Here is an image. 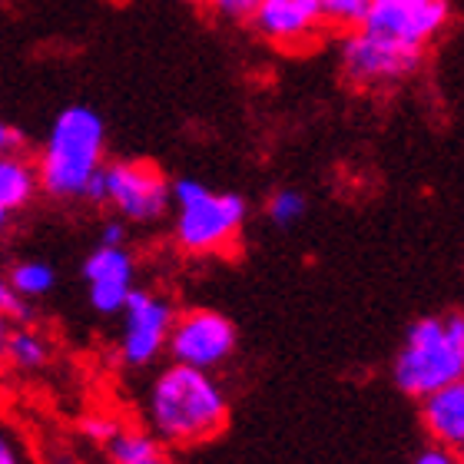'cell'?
<instances>
[{
  "label": "cell",
  "mask_w": 464,
  "mask_h": 464,
  "mask_svg": "<svg viewBox=\"0 0 464 464\" xmlns=\"http://www.w3.org/2000/svg\"><path fill=\"white\" fill-rule=\"evenodd\" d=\"M0 315H7L10 322H24V325H27V319H30V302L20 299L17 292L10 289V282L4 272H0Z\"/></svg>",
  "instance_id": "obj_19"
},
{
  "label": "cell",
  "mask_w": 464,
  "mask_h": 464,
  "mask_svg": "<svg viewBox=\"0 0 464 464\" xmlns=\"http://www.w3.org/2000/svg\"><path fill=\"white\" fill-rule=\"evenodd\" d=\"M100 246H126V226L123 219H110L100 229Z\"/></svg>",
  "instance_id": "obj_23"
},
{
  "label": "cell",
  "mask_w": 464,
  "mask_h": 464,
  "mask_svg": "<svg viewBox=\"0 0 464 464\" xmlns=\"http://www.w3.org/2000/svg\"><path fill=\"white\" fill-rule=\"evenodd\" d=\"M259 0H206V7H213L226 20H249Z\"/></svg>",
  "instance_id": "obj_21"
},
{
  "label": "cell",
  "mask_w": 464,
  "mask_h": 464,
  "mask_svg": "<svg viewBox=\"0 0 464 464\" xmlns=\"http://www.w3.org/2000/svg\"><path fill=\"white\" fill-rule=\"evenodd\" d=\"M53 358V345L40 329L34 325H14L7 335V345H4V362L17 372H40V368L50 365Z\"/></svg>",
  "instance_id": "obj_14"
},
{
  "label": "cell",
  "mask_w": 464,
  "mask_h": 464,
  "mask_svg": "<svg viewBox=\"0 0 464 464\" xmlns=\"http://www.w3.org/2000/svg\"><path fill=\"white\" fill-rule=\"evenodd\" d=\"M103 206L116 219L153 226L169 213V179L150 160H113L103 166Z\"/></svg>",
  "instance_id": "obj_6"
},
{
  "label": "cell",
  "mask_w": 464,
  "mask_h": 464,
  "mask_svg": "<svg viewBox=\"0 0 464 464\" xmlns=\"http://www.w3.org/2000/svg\"><path fill=\"white\" fill-rule=\"evenodd\" d=\"M107 448L113 464H173V458L160 445V438L140 428H120L107 441Z\"/></svg>",
  "instance_id": "obj_15"
},
{
  "label": "cell",
  "mask_w": 464,
  "mask_h": 464,
  "mask_svg": "<svg viewBox=\"0 0 464 464\" xmlns=\"http://www.w3.org/2000/svg\"><path fill=\"white\" fill-rule=\"evenodd\" d=\"M7 282L20 299L34 302V299H44L47 292H53V285H57V269H53L47 259H20L10 266Z\"/></svg>",
  "instance_id": "obj_16"
},
{
  "label": "cell",
  "mask_w": 464,
  "mask_h": 464,
  "mask_svg": "<svg viewBox=\"0 0 464 464\" xmlns=\"http://www.w3.org/2000/svg\"><path fill=\"white\" fill-rule=\"evenodd\" d=\"M418 401H421V425L431 441L458 451L464 445V382H451Z\"/></svg>",
  "instance_id": "obj_12"
},
{
  "label": "cell",
  "mask_w": 464,
  "mask_h": 464,
  "mask_svg": "<svg viewBox=\"0 0 464 464\" xmlns=\"http://www.w3.org/2000/svg\"><path fill=\"white\" fill-rule=\"evenodd\" d=\"M40 179V193L50 199H83L90 179L107 166V123L87 103L60 110L47 140L34 160Z\"/></svg>",
  "instance_id": "obj_2"
},
{
  "label": "cell",
  "mask_w": 464,
  "mask_h": 464,
  "mask_svg": "<svg viewBox=\"0 0 464 464\" xmlns=\"http://www.w3.org/2000/svg\"><path fill=\"white\" fill-rule=\"evenodd\" d=\"M40 193L37 166L30 156H24V150H10L0 153V209L4 213H20L27 209Z\"/></svg>",
  "instance_id": "obj_13"
},
{
  "label": "cell",
  "mask_w": 464,
  "mask_h": 464,
  "mask_svg": "<svg viewBox=\"0 0 464 464\" xmlns=\"http://www.w3.org/2000/svg\"><path fill=\"white\" fill-rule=\"evenodd\" d=\"M146 418L166 445H203L229 425V398L213 372L173 362L150 385Z\"/></svg>",
  "instance_id": "obj_1"
},
{
  "label": "cell",
  "mask_w": 464,
  "mask_h": 464,
  "mask_svg": "<svg viewBox=\"0 0 464 464\" xmlns=\"http://www.w3.org/2000/svg\"><path fill=\"white\" fill-rule=\"evenodd\" d=\"M169 209H173V239L189 256H219L236 249L249 203L239 193H216L203 179L179 176L169 183Z\"/></svg>",
  "instance_id": "obj_3"
},
{
  "label": "cell",
  "mask_w": 464,
  "mask_h": 464,
  "mask_svg": "<svg viewBox=\"0 0 464 464\" xmlns=\"http://www.w3.org/2000/svg\"><path fill=\"white\" fill-rule=\"evenodd\" d=\"M186 4H206V0H186Z\"/></svg>",
  "instance_id": "obj_28"
},
{
  "label": "cell",
  "mask_w": 464,
  "mask_h": 464,
  "mask_svg": "<svg viewBox=\"0 0 464 464\" xmlns=\"http://www.w3.org/2000/svg\"><path fill=\"white\" fill-rule=\"evenodd\" d=\"M120 421H116L113 415H90L83 418V435L90 438V441H97V445H107L110 438L120 431Z\"/></svg>",
  "instance_id": "obj_20"
},
{
  "label": "cell",
  "mask_w": 464,
  "mask_h": 464,
  "mask_svg": "<svg viewBox=\"0 0 464 464\" xmlns=\"http://www.w3.org/2000/svg\"><path fill=\"white\" fill-rule=\"evenodd\" d=\"M246 24L279 50L309 47L329 27L319 0H259Z\"/></svg>",
  "instance_id": "obj_10"
},
{
  "label": "cell",
  "mask_w": 464,
  "mask_h": 464,
  "mask_svg": "<svg viewBox=\"0 0 464 464\" xmlns=\"http://www.w3.org/2000/svg\"><path fill=\"white\" fill-rule=\"evenodd\" d=\"M421 50L401 47L395 40H385L378 34H368L362 27L345 30V37L339 44V63L342 73L352 87L358 90H388L398 87L425 67Z\"/></svg>",
  "instance_id": "obj_5"
},
{
  "label": "cell",
  "mask_w": 464,
  "mask_h": 464,
  "mask_svg": "<svg viewBox=\"0 0 464 464\" xmlns=\"http://www.w3.org/2000/svg\"><path fill=\"white\" fill-rule=\"evenodd\" d=\"M415 464H461L455 448H441V445H428L421 455L415 458Z\"/></svg>",
  "instance_id": "obj_22"
},
{
  "label": "cell",
  "mask_w": 464,
  "mask_h": 464,
  "mask_svg": "<svg viewBox=\"0 0 464 464\" xmlns=\"http://www.w3.org/2000/svg\"><path fill=\"white\" fill-rule=\"evenodd\" d=\"M120 362L126 368H150L166 352V339L173 329L176 309L166 295L136 285L120 309Z\"/></svg>",
  "instance_id": "obj_9"
},
{
  "label": "cell",
  "mask_w": 464,
  "mask_h": 464,
  "mask_svg": "<svg viewBox=\"0 0 464 464\" xmlns=\"http://www.w3.org/2000/svg\"><path fill=\"white\" fill-rule=\"evenodd\" d=\"M451 20H455L451 0H368L358 27L428 53V47L451 27Z\"/></svg>",
  "instance_id": "obj_7"
},
{
  "label": "cell",
  "mask_w": 464,
  "mask_h": 464,
  "mask_svg": "<svg viewBox=\"0 0 464 464\" xmlns=\"http://www.w3.org/2000/svg\"><path fill=\"white\" fill-rule=\"evenodd\" d=\"M10 329H14V322H10L7 315H0V362H4V345H7Z\"/></svg>",
  "instance_id": "obj_26"
},
{
  "label": "cell",
  "mask_w": 464,
  "mask_h": 464,
  "mask_svg": "<svg viewBox=\"0 0 464 464\" xmlns=\"http://www.w3.org/2000/svg\"><path fill=\"white\" fill-rule=\"evenodd\" d=\"M87 302L97 315H120L123 302L136 289V262L126 246H97L83 259Z\"/></svg>",
  "instance_id": "obj_11"
},
{
  "label": "cell",
  "mask_w": 464,
  "mask_h": 464,
  "mask_svg": "<svg viewBox=\"0 0 464 464\" xmlns=\"http://www.w3.org/2000/svg\"><path fill=\"white\" fill-rule=\"evenodd\" d=\"M322 14H325V24L339 30L358 27V20L365 17L368 0H319Z\"/></svg>",
  "instance_id": "obj_18"
},
{
  "label": "cell",
  "mask_w": 464,
  "mask_h": 464,
  "mask_svg": "<svg viewBox=\"0 0 464 464\" xmlns=\"http://www.w3.org/2000/svg\"><path fill=\"white\" fill-rule=\"evenodd\" d=\"M464 382V315H428L408 325L395 355V385L411 398Z\"/></svg>",
  "instance_id": "obj_4"
},
{
  "label": "cell",
  "mask_w": 464,
  "mask_h": 464,
  "mask_svg": "<svg viewBox=\"0 0 464 464\" xmlns=\"http://www.w3.org/2000/svg\"><path fill=\"white\" fill-rule=\"evenodd\" d=\"M10 150H24V136L0 120V153H10Z\"/></svg>",
  "instance_id": "obj_24"
},
{
  "label": "cell",
  "mask_w": 464,
  "mask_h": 464,
  "mask_svg": "<svg viewBox=\"0 0 464 464\" xmlns=\"http://www.w3.org/2000/svg\"><path fill=\"white\" fill-rule=\"evenodd\" d=\"M0 464H24L17 455V448L10 445V438L7 435H0Z\"/></svg>",
  "instance_id": "obj_25"
},
{
  "label": "cell",
  "mask_w": 464,
  "mask_h": 464,
  "mask_svg": "<svg viewBox=\"0 0 464 464\" xmlns=\"http://www.w3.org/2000/svg\"><path fill=\"white\" fill-rule=\"evenodd\" d=\"M239 345V332L229 315L216 309H186L176 312L166 352L176 365H189L199 372H216L226 365Z\"/></svg>",
  "instance_id": "obj_8"
},
{
  "label": "cell",
  "mask_w": 464,
  "mask_h": 464,
  "mask_svg": "<svg viewBox=\"0 0 464 464\" xmlns=\"http://www.w3.org/2000/svg\"><path fill=\"white\" fill-rule=\"evenodd\" d=\"M305 209H309V199H305V193L292 189V186H282V189H276V193L269 196V203H266V216H269L279 229H289V226L302 223Z\"/></svg>",
  "instance_id": "obj_17"
},
{
  "label": "cell",
  "mask_w": 464,
  "mask_h": 464,
  "mask_svg": "<svg viewBox=\"0 0 464 464\" xmlns=\"http://www.w3.org/2000/svg\"><path fill=\"white\" fill-rule=\"evenodd\" d=\"M7 226H10V213H4V209H0V236L7 232Z\"/></svg>",
  "instance_id": "obj_27"
}]
</instances>
